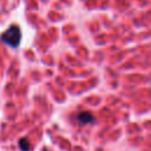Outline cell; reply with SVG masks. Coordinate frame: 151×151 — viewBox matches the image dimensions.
Listing matches in <instances>:
<instances>
[{
  "instance_id": "cell-3",
  "label": "cell",
  "mask_w": 151,
  "mask_h": 151,
  "mask_svg": "<svg viewBox=\"0 0 151 151\" xmlns=\"http://www.w3.org/2000/svg\"><path fill=\"white\" fill-rule=\"evenodd\" d=\"M19 147L21 151H29L31 150V143L27 138H21L19 140Z\"/></svg>"
},
{
  "instance_id": "cell-1",
  "label": "cell",
  "mask_w": 151,
  "mask_h": 151,
  "mask_svg": "<svg viewBox=\"0 0 151 151\" xmlns=\"http://www.w3.org/2000/svg\"><path fill=\"white\" fill-rule=\"evenodd\" d=\"M0 39L2 42L11 47H18L21 40V31L18 25H12L9 26L4 33H1Z\"/></svg>"
},
{
  "instance_id": "cell-2",
  "label": "cell",
  "mask_w": 151,
  "mask_h": 151,
  "mask_svg": "<svg viewBox=\"0 0 151 151\" xmlns=\"http://www.w3.org/2000/svg\"><path fill=\"white\" fill-rule=\"evenodd\" d=\"M76 120L80 124V125H85V124H88V123H92L94 120V117L91 112L88 111H83L80 113H78L76 116Z\"/></svg>"
}]
</instances>
